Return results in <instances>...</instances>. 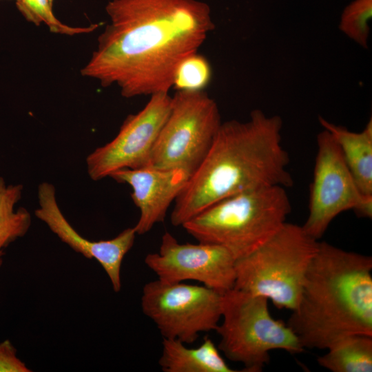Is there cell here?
<instances>
[{
	"label": "cell",
	"instance_id": "e0dca14e",
	"mask_svg": "<svg viewBox=\"0 0 372 372\" xmlns=\"http://www.w3.org/2000/svg\"><path fill=\"white\" fill-rule=\"evenodd\" d=\"M21 185H8L0 177V267L5 249L28 231L32 223L31 215L24 207L16 209L21 198Z\"/></svg>",
	"mask_w": 372,
	"mask_h": 372
},
{
	"label": "cell",
	"instance_id": "30bf717a",
	"mask_svg": "<svg viewBox=\"0 0 372 372\" xmlns=\"http://www.w3.org/2000/svg\"><path fill=\"white\" fill-rule=\"evenodd\" d=\"M171 107L172 96L169 93L150 96L142 110L127 116L111 141L87 156L89 176L93 180H99L120 169L147 167Z\"/></svg>",
	"mask_w": 372,
	"mask_h": 372
},
{
	"label": "cell",
	"instance_id": "603a6c76",
	"mask_svg": "<svg viewBox=\"0 0 372 372\" xmlns=\"http://www.w3.org/2000/svg\"><path fill=\"white\" fill-rule=\"evenodd\" d=\"M15 1H17V0H15Z\"/></svg>",
	"mask_w": 372,
	"mask_h": 372
},
{
	"label": "cell",
	"instance_id": "8992f818",
	"mask_svg": "<svg viewBox=\"0 0 372 372\" xmlns=\"http://www.w3.org/2000/svg\"><path fill=\"white\" fill-rule=\"evenodd\" d=\"M262 296L233 288L223 293L221 322L216 330L218 349L229 360L243 365L242 371L260 372L273 350L291 354L304 351L288 324L275 319Z\"/></svg>",
	"mask_w": 372,
	"mask_h": 372
},
{
	"label": "cell",
	"instance_id": "2e32d148",
	"mask_svg": "<svg viewBox=\"0 0 372 372\" xmlns=\"http://www.w3.org/2000/svg\"><path fill=\"white\" fill-rule=\"evenodd\" d=\"M318 358V364L332 372H371L372 335H350L338 340Z\"/></svg>",
	"mask_w": 372,
	"mask_h": 372
},
{
	"label": "cell",
	"instance_id": "9c48e42d",
	"mask_svg": "<svg viewBox=\"0 0 372 372\" xmlns=\"http://www.w3.org/2000/svg\"><path fill=\"white\" fill-rule=\"evenodd\" d=\"M353 210L359 217L372 216V196L364 195L349 170L331 134L317 136V154L310 185L304 231L319 240L340 213Z\"/></svg>",
	"mask_w": 372,
	"mask_h": 372
},
{
	"label": "cell",
	"instance_id": "9a60e30c",
	"mask_svg": "<svg viewBox=\"0 0 372 372\" xmlns=\"http://www.w3.org/2000/svg\"><path fill=\"white\" fill-rule=\"evenodd\" d=\"M158 364L164 372H236L208 337L198 347L190 348L176 339L163 338Z\"/></svg>",
	"mask_w": 372,
	"mask_h": 372
},
{
	"label": "cell",
	"instance_id": "7a4b0ae2",
	"mask_svg": "<svg viewBox=\"0 0 372 372\" xmlns=\"http://www.w3.org/2000/svg\"><path fill=\"white\" fill-rule=\"evenodd\" d=\"M282 120L254 110L249 120L222 123L204 160L176 198L173 226H181L214 203L266 186H293L282 145Z\"/></svg>",
	"mask_w": 372,
	"mask_h": 372
},
{
	"label": "cell",
	"instance_id": "277c9868",
	"mask_svg": "<svg viewBox=\"0 0 372 372\" xmlns=\"http://www.w3.org/2000/svg\"><path fill=\"white\" fill-rule=\"evenodd\" d=\"M291 211L286 188L261 187L214 203L182 227L198 242L220 245L237 260L278 231Z\"/></svg>",
	"mask_w": 372,
	"mask_h": 372
},
{
	"label": "cell",
	"instance_id": "5bb4252c",
	"mask_svg": "<svg viewBox=\"0 0 372 372\" xmlns=\"http://www.w3.org/2000/svg\"><path fill=\"white\" fill-rule=\"evenodd\" d=\"M319 122L337 143L342 158L361 192L372 196V120L359 132L335 125L322 116Z\"/></svg>",
	"mask_w": 372,
	"mask_h": 372
},
{
	"label": "cell",
	"instance_id": "6da1fadb",
	"mask_svg": "<svg viewBox=\"0 0 372 372\" xmlns=\"http://www.w3.org/2000/svg\"><path fill=\"white\" fill-rule=\"evenodd\" d=\"M109 23L81 74L125 98L167 92L176 70L215 25L200 0H110Z\"/></svg>",
	"mask_w": 372,
	"mask_h": 372
},
{
	"label": "cell",
	"instance_id": "7402d4cb",
	"mask_svg": "<svg viewBox=\"0 0 372 372\" xmlns=\"http://www.w3.org/2000/svg\"><path fill=\"white\" fill-rule=\"evenodd\" d=\"M54 0H50V3L53 5V2Z\"/></svg>",
	"mask_w": 372,
	"mask_h": 372
},
{
	"label": "cell",
	"instance_id": "ac0fdd59",
	"mask_svg": "<svg viewBox=\"0 0 372 372\" xmlns=\"http://www.w3.org/2000/svg\"><path fill=\"white\" fill-rule=\"evenodd\" d=\"M16 5L28 21L36 25L45 23L53 33L73 36L90 33L99 26L96 23L86 27H74L63 23L55 17L52 11L53 5L50 0H17Z\"/></svg>",
	"mask_w": 372,
	"mask_h": 372
},
{
	"label": "cell",
	"instance_id": "8fae6325",
	"mask_svg": "<svg viewBox=\"0 0 372 372\" xmlns=\"http://www.w3.org/2000/svg\"><path fill=\"white\" fill-rule=\"evenodd\" d=\"M145 263L164 282L195 280L222 293L234 287L236 258L220 245L180 243L166 231L159 251L147 254Z\"/></svg>",
	"mask_w": 372,
	"mask_h": 372
},
{
	"label": "cell",
	"instance_id": "5b68a950",
	"mask_svg": "<svg viewBox=\"0 0 372 372\" xmlns=\"http://www.w3.org/2000/svg\"><path fill=\"white\" fill-rule=\"evenodd\" d=\"M318 242L302 225L286 222L263 244L236 260L234 288L265 297L279 309L293 310Z\"/></svg>",
	"mask_w": 372,
	"mask_h": 372
},
{
	"label": "cell",
	"instance_id": "44dd1931",
	"mask_svg": "<svg viewBox=\"0 0 372 372\" xmlns=\"http://www.w3.org/2000/svg\"><path fill=\"white\" fill-rule=\"evenodd\" d=\"M17 356L16 348L9 340L0 343V372H30Z\"/></svg>",
	"mask_w": 372,
	"mask_h": 372
},
{
	"label": "cell",
	"instance_id": "ba28073f",
	"mask_svg": "<svg viewBox=\"0 0 372 372\" xmlns=\"http://www.w3.org/2000/svg\"><path fill=\"white\" fill-rule=\"evenodd\" d=\"M223 293L203 285L157 279L144 285L141 305L163 338L189 344L200 333L216 330L222 316Z\"/></svg>",
	"mask_w": 372,
	"mask_h": 372
},
{
	"label": "cell",
	"instance_id": "3957f363",
	"mask_svg": "<svg viewBox=\"0 0 372 372\" xmlns=\"http://www.w3.org/2000/svg\"><path fill=\"white\" fill-rule=\"evenodd\" d=\"M287 324L304 349L327 350L350 335H372L371 257L319 241Z\"/></svg>",
	"mask_w": 372,
	"mask_h": 372
},
{
	"label": "cell",
	"instance_id": "ffe728a7",
	"mask_svg": "<svg viewBox=\"0 0 372 372\" xmlns=\"http://www.w3.org/2000/svg\"><path fill=\"white\" fill-rule=\"evenodd\" d=\"M211 76L208 61L196 52L180 63L174 74L173 87L176 90H203L208 85Z\"/></svg>",
	"mask_w": 372,
	"mask_h": 372
},
{
	"label": "cell",
	"instance_id": "d6986e66",
	"mask_svg": "<svg viewBox=\"0 0 372 372\" xmlns=\"http://www.w3.org/2000/svg\"><path fill=\"white\" fill-rule=\"evenodd\" d=\"M372 17V0H354L343 10L340 30L364 48L368 47L369 21Z\"/></svg>",
	"mask_w": 372,
	"mask_h": 372
},
{
	"label": "cell",
	"instance_id": "7c38bea8",
	"mask_svg": "<svg viewBox=\"0 0 372 372\" xmlns=\"http://www.w3.org/2000/svg\"><path fill=\"white\" fill-rule=\"evenodd\" d=\"M54 186L43 182L38 187L39 207L35 216L64 243L88 259H95L107 275L112 289H121L123 260L134 245L136 232L133 227L122 231L114 238L92 241L82 236L68 221L56 199Z\"/></svg>",
	"mask_w": 372,
	"mask_h": 372
},
{
	"label": "cell",
	"instance_id": "52a82bcc",
	"mask_svg": "<svg viewBox=\"0 0 372 372\" xmlns=\"http://www.w3.org/2000/svg\"><path fill=\"white\" fill-rule=\"evenodd\" d=\"M221 123L216 102L203 90H176L147 167L183 169L192 175L208 153Z\"/></svg>",
	"mask_w": 372,
	"mask_h": 372
},
{
	"label": "cell",
	"instance_id": "4fadbf2b",
	"mask_svg": "<svg viewBox=\"0 0 372 372\" xmlns=\"http://www.w3.org/2000/svg\"><path fill=\"white\" fill-rule=\"evenodd\" d=\"M191 174L183 169H163L151 167L123 169L110 177L126 183L132 189V199L140 216L134 228L138 235L149 232L165 220L170 205L187 184Z\"/></svg>",
	"mask_w": 372,
	"mask_h": 372
}]
</instances>
